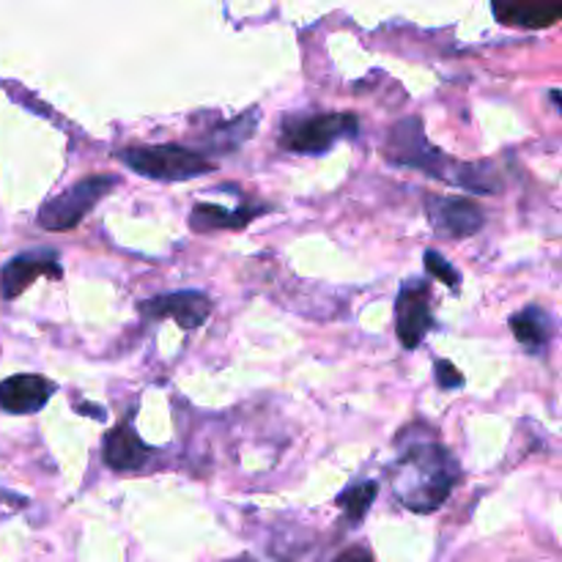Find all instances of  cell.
Here are the masks:
<instances>
[{
    "mask_svg": "<svg viewBox=\"0 0 562 562\" xmlns=\"http://www.w3.org/2000/svg\"><path fill=\"white\" fill-rule=\"evenodd\" d=\"M384 159L395 168L420 170L431 179L461 187L475 195H494L503 190V179L488 162H461L434 146L426 137L420 115H409L390 126L387 137H384Z\"/></svg>",
    "mask_w": 562,
    "mask_h": 562,
    "instance_id": "cell-1",
    "label": "cell"
},
{
    "mask_svg": "<svg viewBox=\"0 0 562 562\" xmlns=\"http://www.w3.org/2000/svg\"><path fill=\"white\" fill-rule=\"evenodd\" d=\"M387 481L406 510L434 514L459 486L461 467L439 439H401V456L390 464Z\"/></svg>",
    "mask_w": 562,
    "mask_h": 562,
    "instance_id": "cell-2",
    "label": "cell"
},
{
    "mask_svg": "<svg viewBox=\"0 0 562 562\" xmlns=\"http://www.w3.org/2000/svg\"><path fill=\"white\" fill-rule=\"evenodd\" d=\"M115 159L124 168H130L132 173L151 181H190L217 170V165L209 157H203L201 151L176 146V143L121 148V151H115Z\"/></svg>",
    "mask_w": 562,
    "mask_h": 562,
    "instance_id": "cell-3",
    "label": "cell"
},
{
    "mask_svg": "<svg viewBox=\"0 0 562 562\" xmlns=\"http://www.w3.org/2000/svg\"><path fill=\"white\" fill-rule=\"evenodd\" d=\"M357 132H360V119L355 113L289 115L280 130V146L305 157H322L340 140H355Z\"/></svg>",
    "mask_w": 562,
    "mask_h": 562,
    "instance_id": "cell-4",
    "label": "cell"
},
{
    "mask_svg": "<svg viewBox=\"0 0 562 562\" xmlns=\"http://www.w3.org/2000/svg\"><path fill=\"white\" fill-rule=\"evenodd\" d=\"M119 187V176L110 173H93L80 179L77 184H71L69 190H64L60 195L49 198L42 203L36 220L44 231H71L75 225H80L88 214L97 209V203L104 195Z\"/></svg>",
    "mask_w": 562,
    "mask_h": 562,
    "instance_id": "cell-5",
    "label": "cell"
},
{
    "mask_svg": "<svg viewBox=\"0 0 562 562\" xmlns=\"http://www.w3.org/2000/svg\"><path fill=\"white\" fill-rule=\"evenodd\" d=\"M434 327L431 285L426 280H406L395 300V333L404 349H417Z\"/></svg>",
    "mask_w": 562,
    "mask_h": 562,
    "instance_id": "cell-6",
    "label": "cell"
},
{
    "mask_svg": "<svg viewBox=\"0 0 562 562\" xmlns=\"http://www.w3.org/2000/svg\"><path fill=\"white\" fill-rule=\"evenodd\" d=\"M426 212L437 236H445V239L453 241L470 239V236H475L486 225V214L470 198L428 195Z\"/></svg>",
    "mask_w": 562,
    "mask_h": 562,
    "instance_id": "cell-7",
    "label": "cell"
},
{
    "mask_svg": "<svg viewBox=\"0 0 562 562\" xmlns=\"http://www.w3.org/2000/svg\"><path fill=\"white\" fill-rule=\"evenodd\" d=\"M137 311L146 322H170L179 324L184 333L203 327L206 318L212 316V302L201 291H173V294H159L151 300L137 302Z\"/></svg>",
    "mask_w": 562,
    "mask_h": 562,
    "instance_id": "cell-8",
    "label": "cell"
},
{
    "mask_svg": "<svg viewBox=\"0 0 562 562\" xmlns=\"http://www.w3.org/2000/svg\"><path fill=\"white\" fill-rule=\"evenodd\" d=\"M38 278H64V267H60L58 252L31 250L20 252V256H14L11 261H5L3 269H0V296H3V300H16V296L25 294L33 285V280Z\"/></svg>",
    "mask_w": 562,
    "mask_h": 562,
    "instance_id": "cell-9",
    "label": "cell"
},
{
    "mask_svg": "<svg viewBox=\"0 0 562 562\" xmlns=\"http://www.w3.org/2000/svg\"><path fill=\"white\" fill-rule=\"evenodd\" d=\"M157 456V450L148 448L140 439V434L135 431V423L132 415H126L113 431L104 434L102 442V459L104 464L113 472H140L151 464V459Z\"/></svg>",
    "mask_w": 562,
    "mask_h": 562,
    "instance_id": "cell-10",
    "label": "cell"
},
{
    "mask_svg": "<svg viewBox=\"0 0 562 562\" xmlns=\"http://www.w3.org/2000/svg\"><path fill=\"white\" fill-rule=\"evenodd\" d=\"M55 382L38 373H16L0 382V409L9 415H36L53 398Z\"/></svg>",
    "mask_w": 562,
    "mask_h": 562,
    "instance_id": "cell-11",
    "label": "cell"
},
{
    "mask_svg": "<svg viewBox=\"0 0 562 562\" xmlns=\"http://www.w3.org/2000/svg\"><path fill=\"white\" fill-rule=\"evenodd\" d=\"M267 212H272V206L223 209L217 206V203H198V206L190 212V228L198 231V234H212V231H239Z\"/></svg>",
    "mask_w": 562,
    "mask_h": 562,
    "instance_id": "cell-12",
    "label": "cell"
},
{
    "mask_svg": "<svg viewBox=\"0 0 562 562\" xmlns=\"http://www.w3.org/2000/svg\"><path fill=\"white\" fill-rule=\"evenodd\" d=\"M258 121H261V108L256 104V108H247L239 119L228 121V124L223 126H214V130H209L206 135H203L201 154L203 157H206V154H223L225 157V154L239 151V148L256 135Z\"/></svg>",
    "mask_w": 562,
    "mask_h": 562,
    "instance_id": "cell-13",
    "label": "cell"
},
{
    "mask_svg": "<svg viewBox=\"0 0 562 562\" xmlns=\"http://www.w3.org/2000/svg\"><path fill=\"white\" fill-rule=\"evenodd\" d=\"M508 324L514 338L519 340L530 355H543L554 338V318L549 316L547 307L541 305H530L521 313H514Z\"/></svg>",
    "mask_w": 562,
    "mask_h": 562,
    "instance_id": "cell-14",
    "label": "cell"
},
{
    "mask_svg": "<svg viewBox=\"0 0 562 562\" xmlns=\"http://www.w3.org/2000/svg\"><path fill=\"white\" fill-rule=\"evenodd\" d=\"M492 14L505 27H525V31H541L560 22L562 5L552 3H494Z\"/></svg>",
    "mask_w": 562,
    "mask_h": 562,
    "instance_id": "cell-15",
    "label": "cell"
},
{
    "mask_svg": "<svg viewBox=\"0 0 562 562\" xmlns=\"http://www.w3.org/2000/svg\"><path fill=\"white\" fill-rule=\"evenodd\" d=\"M376 497H379V483L357 481L355 486L344 488V492L335 497V505L344 510L346 525L355 527V525H360L362 519H366L368 510H371V505L376 503Z\"/></svg>",
    "mask_w": 562,
    "mask_h": 562,
    "instance_id": "cell-16",
    "label": "cell"
},
{
    "mask_svg": "<svg viewBox=\"0 0 562 562\" xmlns=\"http://www.w3.org/2000/svg\"><path fill=\"white\" fill-rule=\"evenodd\" d=\"M423 261H426V272L431 274V278L442 280V283L448 285V289L453 291V294H461V272L453 267V263L445 261L442 252L426 250Z\"/></svg>",
    "mask_w": 562,
    "mask_h": 562,
    "instance_id": "cell-17",
    "label": "cell"
},
{
    "mask_svg": "<svg viewBox=\"0 0 562 562\" xmlns=\"http://www.w3.org/2000/svg\"><path fill=\"white\" fill-rule=\"evenodd\" d=\"M434 371H437V387L439 390L464 387V373H461L450 360H437Z\"/></svg>",
    "mask_w": 562,
    "mask_h": 562,
    "instance_id": "cell-18",
    "label": "cell"
},
{
    "mask_svg": "<svg viewBox=\"0 0 562 562\" xmlns=\"http://www.w3.org/2000/svg\"><path fill=\"white\" fill-rule=\"evenodd\" d=\"M25 508H27V497L9 492V488H0V521L11 519V516L20 514V510Z\"/></svg>",
    "mask_w": 562,
    "mask_h": 562,
    "instance_id": "cell-19",
    "label": "cell"
},
{
    "mask_svg": "<svg viewBox=\"0 0 562 562\" xmlns=\"http://www.w3.org/2000/svg\"><path fill=\"white\" fill-rule=\"evenodd\" d=\"M335 562H373V552L366 543H357V547L344 549V552L335 558Z\"/></svg>",
    "mask_w": 562,
    "mask_h": 562,
    "instance_id": "cell-20",
    "label": "cell"
},
{
    "mask_svg": "<svg viewBox=\"0 0 562 562\" xmlns=\"http://www.w3.org/2000/svg\"><path fill=\"white\" fill-rule=\"evenodd\" d=\"M549 97H552L554 108H560V91H558V88H552V93H549Z\"/></svg>",
    "mask_w": 562,
    "mask_h": 562,
    "instance_id": "cell-21",
    "label": "cell"
},
{
    "mask_svg": "<svg viewBox=\"0 0 562 562\" xmlns=\"http://www.w3.org/2000/svg\"><path fill=\"white\" fill-rule=\"evenodd\" d=\"M228 562H250L247 558H239V560H228Z\"/></svg>",
    "mask_w": 562,
    "mask_h": 562,
    "instance_id": "cell-22",
    "label": "cell"
}]
</instances>
